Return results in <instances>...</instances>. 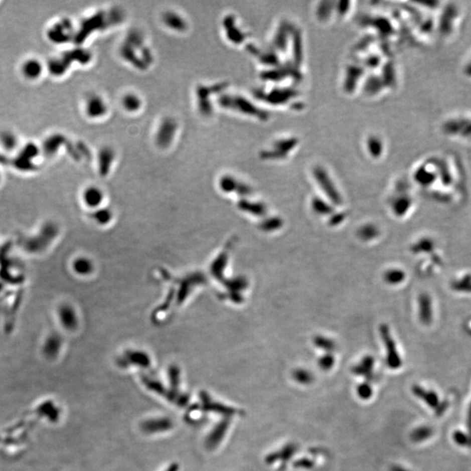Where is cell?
<instances>
[{"mask_svg": "<svg viewBox=\"0 0 471 471\" xmlns=\"http://www.w3.org/2000/svg\"><path fill=\"white\" fill-rule=\"evenodd\" d=\"M176 279V286L171 288L166 300L164 301V304H162L160 309H158L156 312L168 311L170 308L169 306L171 304H175L177 306L184 304V302L187 300L188 297L192 294L196 288L207 282L205 276L199 271H195L193 273H190Z\"/></svg>", "mask_w": 471, "mask_h": 471, "instance_id": "6da1fadb", "label": "cell"}, {"mask_svg": "<svg viewBox=\"0 0 471 471\" xmlns=\"http://www.w3.org/2000/svg\"><path fill=\"white\" fill-rule=\"evenodd\" d=\"M60 234V228L53 221H47L36 234L24 238L22 247L30 254H39L47 251Z\"/></svg>", "mask_w": 471, "mask_h": 471, "instance_id": "7a4b0ae2", "label": "cell"}, {"mask_svg": "<svg viewBox=\"0 0 471 471\" xmlns=\"http://www.w3.org/2000/svg\"><path fill=\"white\" fill-rule=\"evenodd\" d=\"M57 317L61 327L68 332H74L79 328L77 311L72 304L63 303L58 307Z\"/></svg>", "mask_w": 471, "mask_h": 471, "instance_id": "3957f363", "label": "cell"}, {"mask_svg": "<svg viewBox=\"0 0 471 471\" xmlns=\"http://www.w3.org/2000/svg\"><path fill=\"white\" fill-rule=\"evenodd\" d=\"M84 111L90 119H100L107 113V104L103 98L98 94L87 96L84 103Z\"/></svg>", "mask_w": 471, "mask_h": 471, "instance_id": "277c9868", "label": "cell"}, {"mask_svg": "<svg viewBox=\"0 0 471 471\" xmlns=\"http://www.w3.org/2000/svg\"><path fill=\"white\" fill-rule=\"evenodd\" d=\"M118 364L121 368H127L130 366H136L140 368H147L151 365L149 355L140 350H128L118 360Z\"/></svg>", "mask_w": 471, "mask_h": 471, "instance_id": "5b68a950", "label": "cell"}, {"mask_svg": "<svg viewBox=\"0 0 471 471\" xmlns=\"http://www.w3.org/2000/svg\"><path fill=\"white\" fill-rule=\"evenodd\" d=\"M63 346V339L58 333H52L44 341L42 354L49 361L55 360L59 356Z\"/></svg>", "mask_w": 471, "mask_h": 471, "instance_id": "8992f818", "label": "cell"}, {"mask_svg": "<svg viewBox=\"0 0 471 471\" xmlns=\"http://www.w3.org/2000/svg\"><path fill=\"white\" fill-rule=\"evenodd\" d=\"M71 23L69 20H60L48 31V37L54 43H65L71 35Z\"/></svg>", "mask_w": 471, "mask_h": 471, "instance_id": "52a82bcc", "label": "cell"}, {"mask_svg": "<svg viewBox=\"0 0 471 471\" xmlns=\"http://www.w3.org/2000/svg\"><path fill=\"white\" fill-rule=\"evenodd\" d=\"M104 192L97 186H89L84 190L82 193V201L84 204L93 211L100 207L104 201Z\"/></svg>", "mask_w": 471, "mask_h": 471, "instance_id": "ba28073f", "label": "cell"}, {"mask_svg": "<svg viewBox=\"0 0 471 471\" xmlns=\"http://www.w3.org/2000/svg\"><path fill=\"white\" fill-rule=\"evenodd\" d=\"M177 130V124L172 119H165L160 124L156 134V140L160 146H168L173 140Z\"/></svg>", "mask_w": 471, "mask_h": 471, "instance_id": "9c48e42d", "label": "cell"}, {"mask_svg": "<svg viewBox=\"0 0 471 471\" xmlns=\"http://www.w3.org/2000/svg\"><path fill=\"white\" fill-rule=\"evenodd\" d=\"M172 421L169 418H153L144 421L140 428L145 433L154 434L156 432L167 431L172 428Z\"/></svg>", "mask_w": 471, "mask_h": 471, "instance_id": "30bf717a", "label": "cell"}, {"mask_svg": "<svg viewBox=\"0 0 471 471\" xmlns=\"http://www.w3.org/2000/svg\"><path fill=\"white\" fill-rule=\"evenodd\" d=\"M163 21L166 27L176 32H184L187 28L186 20L173 11H168L163 15Z\"/></svg>", "mask_w": 471, "mask_h": 471, "instance_id": "8fae6325", "label": "cell"}, {"mask_svg": "<svg viewBox=\"0 0 471 471\" xmlns=\"http://www.w3.org/2000/svg\"><path fill=\"white\" fill-rule=\"evenodd\" d=\"M229 253H230V245H227V247L222 251L221 254L216 257V259L211 264V274L217 280H222L224 277V269L226 267L228 259H229Z\"/></svg>", "mask_w": 471, "mask_h": 471, "instance_id": "7c38bea8", "label": "cell"}, {"mask_svg": "<svg viewBox=\"0 0 471 471\" xmlns=\"http://www.w3.org/2000/svg\"><path fill=\"white\" fill-rule=\"evenodd\" d=\"M21 72L24 77L28 80H37L43 73V66L40 60L29 59L24 62L21 67Z\"/></svg>", "mask_w": 471, "mask_h": 471, "instance_id": "4fadbf2b", "label": "cell"}, {"mask_svg": "<svg viewBox=\"0 0 471 471\" xmlns=\"http://www.w3.org/2000/svg\"><path fill=\"white\" fill-rule=\"evenodd\" d=\"M315 177L317 178V180L319 181V183L321 184L322 189H323L324 191H326V193L328 194V197H330L335 204H341V200L340 195L338 194V192L336 191V190H335L334 184H333V183H331V181L329 179V177H328V175L324 173L323 171L318 170V171L315 172Z\"/></svg>", "mask_w": 471, "mask_h": 471, "instance_id": "5bb4252c", "label": "cell"}, {"mask_svg": "<svg viewBox=\"0 0 471 471\" xmlns=\"http://www.w3.org/2000/svg\"><path fill=\"white\" fill-rule=\"evenodd\" d=\"M381 334L385 341V344L387 346V350L388 351V363L391 365L392 367H397L399 363V357H398L397 353H396V348L394 345V341L392 340L391 334H389L388 328L386 327L381 328Z\"/></svg>", "mask_w": 471, "mask_h": 471, "instance_id": "9a60e30c", "label": "cell"}, {"mask_svg": "<svg viewBox=\"0 0 471 471\" xmlns=\"http://www.w3.org/2000/svg\"><path fill=\"white\" fill-rule=\"evenodd\" d=\"M121 106L128 113H136L142 107V100L138 94L127 93L121 99Z\"/></svg>", "mask_w": 471, "mask_h": 471, "instance_id": "2e32d148", "label": "cell"}, {"mask_svg": "<svg viewBox=\"0 0 471 471\" xmlns=\"http://www.w3.org/2000/svg\"><path fill=\"white\" fill-rule=\"evenodd\" d=\"M73 269L76 274L84 277L93 273L94 265L93 262L87 257H78L73 263Z\"/></svg>", "mask_w": 471, "mask_h": 471, "instance_id": "e0dca14e", "label": "cell"}, {"mask_svg": "<svg viewBox=\"0 0 471 471\" xmlns=\"http://www.w3.org/2000/svg\"><path fill=\"white\" fill-rule=\"evenodd\" d=\"M228 426H229L228 421H222L221 423L217 425L214 430L211 432V434L208 437L207 446L209 448H215L222 441L225 432L227 430Z\"/></svg>", "mask_w": 471, "mask_h": 471, "instance_id": "ac0fdd59", "label": "cell"}, {"mask_svg": "<svg viewBox=\"0 0 471 471\" xmlns=\"http://www.w3.org/2000/svg\"><path fill=\"white\" fill-rule=\"evenodd\" d=\"M114 160V153L113 151L107 148L102 149L99 154V169H100V176H106L107 172L110 170L111 164Z\"/></svg>", "mask_w": 471, "mask_h": 471, "instance_id": "d6986e66", "label": "cell"}, {"mask_svg": "<svg viewBox=\"0 0 471 471\" xmlns=\"http://www.w3.org/2000/svg\"><path fill=\"white\" fill-rule=\"evenodd\" d=\"M420 317L423 323L429 324L432 320V306L430 298L427 295H422L419 299Z\"/></svg>", "mask_w": 471, "mask_h": 471, "instance_id": "ffe728a7", "label": "cell"}, {"mask_svg": "<svg viewBox=\"0 0 471 471\" xmlns=\"http://www.w3.org/2000/svg\"><path fill=\"white\" fill-rule=\"evenodd\" d=\"M90 217L99 225H107L113 219V213L109 209L99 208L94 210L90 214Z\"/></svg>", "mask_w": 471, "mask_h": 471, "instance_id": "44dd1931", "label": "cell"}, {"mask_svg": "<svg viewBox=\"0 0 471 471\" xmlns=\"http://www.w3.org/2000/svg\"><path fill=\"white\" fill-rule=\"evenodd\" d=\"M0 141L2 146L8 150H13L17 144L16 136L10 132H4L0 136Z\"/></svg>", "mask_w": 471, "mask_h": 471, "instance_id": "7402d4cb", "label": "cell"}, {"mask_svg": "<svg viewBox=\"0 0 471 471\" xmlns=\"http://www.w3.org/2000/svg\"><path fill=\"white\" fill-rule=\"evenodd\" d=\"M405 275L403 271L400 270H390L385 275V279L389 284H395L401 283L404 279Z\"/></svg>", "mask_w": 471, "mask_h": 471, "instance_id": "603a6c76", "label": "cell"}, {"mask_svg": "<svg viewBox=\"0 0 471 471\" xmlns=\"http://www.w3.org/2000/svg\"><path fill=\"white\" fill-rule=\"evenodd\" d=\"M378 231L374 226H365L364 228H362L361 231V238H364L366 240H368V239H372L373 237H375L377 235Z\"/></svg>", "mask_w": 471, "mask_h": 471, "instance_id": "cb8c5ba5", "label": "cell"}, {"mask_svg": "<svg viewBox=\"0 0 471 471\" xmlns=\"http://www.w3.org/2000/svg\"><path fill=\"white\" fill-rule=\"evenodd\" d=\"M169 374H170V379H171V382L172 386L174 388H177V386L179 385V379H180V371H179V368H177V367H171L169 370Z\"/></svg>", "mask_w": 471, "mask_h": 471, "instance_id": "d4e9b609", "label": "cell"}, {"mask_svg": "<svg viewBox=\"0 0 471 471\" xmlns=\"http://www.w3.org/2000/svg\"><path fill=\"white\" fill-rule=\"evenodd\" d=\"M294 378L298 382L308 383L311 380V375L308 372L304 370H297L294 373Z\"/></svg>", "mask_w": 471, "mask_h": 471, "instance_id": "484cf974", "label": "cell"}, {"mask_svg": "<svg viewBox=\"0 0 471 471\" xmlns=\"http://www.w3.org/2000/svg\"><path fill=\"white\" fill-rule=\"evenodd\" d=\"M358 394L362 399H368L371 394V389L368 385H361L358 388Z\"/></svg>", "mask_w": 471, "mask_h": 471, "instance_id": "4316f807", "label": "cell"}, {"mask_svg": "<svg viewBox=\"0 0 471 471\" xmlns=\"http://www.w3.org/2000/svg\"><path fill=\"white\" fill-rule=\"evenodd\" d=\"M333 364H334L333 357H324L321 361V366L325 369L331 368Z\"/></svg>", "mask_w": 471, "mask_h": 471, "instance_id": "83f0119b", "label": "cell"}, {"mask_svg": "<svg viewBox=\"0 0 471 471\" xmlns=\"http://www.w3.org/2000/svg\"><path fill=\"white\" fill-rule=\"evenodd\" d=\"M178 470H179V468H178V466H177V464H172V465H171L170 467H169V468H168L167 470L166 471H178Z\"/></svg>", "mask_w": 471, "mask_h": 471, "instance_id": "f1b7e54d", "label": "cell"}]
</instances>
